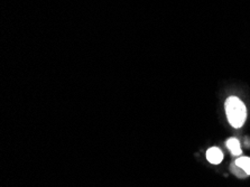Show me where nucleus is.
<instances>
[{
	"mask_svg": "<svg viewBox=\"0 0 250 187\" xmlns=\"http://www.w3.org/2000/svg\"><path fill=\"white\" fill-rule=\"evenodd\" d=\"M226 145H227V148H228L229 151L233 156H240L242 154L240 143H239V141H238V139H236V138H229L228 140H227Z\"/></svg>",
	"mask_w": 250,
	"mask_h": 187,
	"instance_id": "obj_3",
	"label": "nucleus"
},
{
	"mask_svg": "<svg viewBox=\"0 0 250 187\" xmlns=\"http://www.w3.org/2000/svg\"><path fill=\"white\" fill-rule=\"evenodd\" d=\"M225 109L229 124L233 128L239 129L245 125L247 119V108L239 98L229 97L226 100Z\"/></svg>",
	"mask_w": 250,
	"mask_h": 187,
	"instance_id": "obj_1",
	"label": "nucleus"
},
{
	"mask_svg": "<svg viewBox=\"0 0 250 187\" xmlns=\"http://www.w3.org/2000/svg\"><path fill=\"white\" fill-rule=\"evenodd\" d=\"M207 159L213 165H219L223 160V152L218 147H211L207 151Z\"/></svg>",
	"mask_w": 250,
	"mask_h": 187,
	"instance_id": "obj_2",
	"label": "nucleus"
},
{
	"mask_svg": "<svg viewBox=\"0 0 250 187\" xmlns=\"http://www.w3.org/2000/svg\"><path fill=\"white\" fill-rule=\"evenodd\" d=\"M234 164H236V166L239 167L247 176H250V157H246V156H244V157L237 158Z\"/></svg>",
	"mask_w": 250,
	"mask_h": 187,
	"instance_id": "obj_4",
	"label": "nucleus"
}]
</instances>
